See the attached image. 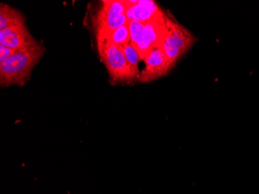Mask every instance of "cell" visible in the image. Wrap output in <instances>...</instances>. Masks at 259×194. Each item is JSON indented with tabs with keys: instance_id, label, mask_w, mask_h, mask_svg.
<instances>
[{
	"instance_id": "1",
	"label": "cell",
	"mask_w": 259,
	"mask_h": 194,
	"mask_svg": "<svg viewBox=\"0 0 259 194\" xmlns=\"http://www.w3.org/2000/svg\"><path fill=\"white\" fill-rule=\"evenodd\" d=\"M45 53L42 42L21 50L16 51L14 55L0 62V86L23 87L30 80L32 71L40 62Z\"/></svg>"
},
{
	"instance_id": "2",
	"label": "cell",
	"mask_w": 259,
	"mask_h": 194,
	"mask_svg": "<svg viewBox=\"0 0 259 194\" xmlns=\"http://www.w3.org/2000/svg\"><path fill=\"white\" fill-rule=\"evenodd\" d=\"M167 15L148 23L129 21L131 42L136 48L140 60L144 61L153 48L162 42L166 32Z\"/></svg>"
},
{
	"instance_id": "3",
	"label": "cell",
	"mask_w": 259,
	"mask_h": 194,
	"mask_svg": "<svg viewBox=\"0 0 259 194\" xmlns=\"http://www.w3.org/2000/svg\"><path fill=\"white\" fill-rule=\"evenodd\" d=\"M195 42L196 38L190 30L167 16L166 32L162 45L169 70L176 65L182 55L190 50Z\"/></svg>"
},
{
	"instance_id": "4",
	"label": "cell",
	"mask_w": 259,
	"mask_h": 194,
	"mask_svg": "<svg viewBox=\"0 0 259 194\" xmlns=\"http://www.w3.org/2000/svg\"><path fill=\"white\" fill-rule=\"evenodd\" d=\"M99 55L114 83L131 81L132 74L123 53V46L110 43L97 44Z\"/></svg>"
},
{
	"instance_id": "5",
	"label": "cell",
	"mask_w": 259,
	"mask_h": 194,
	"mask_svg": "<svg viewBox=\"0 0 259 194\" xmlns=\"http://www.w3.org/2000/svg\"><path fill=\"white\" fill-rule=\"evenodd\" d=\"M96 17V31H111L129 23L126 15L127 0H105Z\"/></svg>"
},
{
	"instance_id": "6",
	"label": "cell",
	"mask_w": 259,
	"mask_h": 194,
	"mask_svg": "<svg viewBox=\"0 0 259 194\" xmlns=\"http://www.w3.org/2000/svg\"><path fill=\"white\" fill-rule=\"evenodd\" d=\"M145 68L140 71L138 80L141 83H150L164 76L169 71L168 60L164 53L162 42L153 48L144 59Z\"/></svg>"
},
{
	"instance_id": "7",
	"label": "cell",
	"mask_w": 259,
	"mask_h": 194,
	"mask_svg": "<svg viewBox=\"0 0 259 194\" xmlns=\"http://www.w3.org/2000/svg\"><path fill=\"white\" fill-rule=\"evenodd\" d=\"M126 15L129 21L145 23L164 18L166 14L152 0H127Z\"/></svg>"
},
{
	"instance_id": "8",
	"label": "cell",
	"mask_w": 259,
	"mask_h": 194,
	"mask_svg": "<svg viewBox=\"0 0 259 194\" xmlns=\"http://www.w3.org/2000/svg\"><path fill=\"white\" fill-rule=\"evenodd\" d=\"M25 24L12 26L0 30V44L15 51L29 48L37 43Z\"/></svg>"
},
{
	"instance_id": "9",
	"label": "cell",
	"mask_w": 259,
	"mask_h": 194,
	"mask_svg": "<svg viewBox=\"0 0 259 194\" xmlns=\"http://www.w3.org/2000/svg\"><path fill=\"white\" fill-rule=\"evenodd\" d=\"M96 34L97 44L110 43L124 46L131 42V33L128 23L111 31H96Z\"/></svg>"
},
{
	"instance_id": "10",
	"label": "cell",
	"mask_w": 259,
	"mask_h": 194,
	"mask_svg": "<svg viewBox=\"0 0 259 194\" xmlns=\"http://www.w3.org/2000/svg\"><path fill=\"white\" fill-rule=\"evenodd\" d=\"M25 17L17 9L7 4H0V30L12 26L25 24Z\"/></svg>"
},
{
	"instance_id": "11",
	"label": "cell",
	"mask_w": 259,
	"mask_h": 194,
	"mask_svg": "<svg viewBox=\"0 0 259 194\" xmlns=\"http://www.w3.org/2000/svg\"><path fill=\"white\" fill-rule=\"evenodd\" d=\"M123 50L130 68L132 70V74H133L135 78H138L140 75L138 64H139V61H141V60H140L139 55H138L136 48L134 47L132 42H130L127 45L123 46Z\"/></svg>"
},
{
	"instance_id": "12",
	"label": "cell",
	"mask_w": 259,
	"mask_h": 194,
	"mask_svg": "<svg viewBox=\"0 0 259 194\" xmlns=\"http://www.w3.org/2000/svg\"><path fill=\"white\" fill-rule=\"evenodd\" d=\"M16 51L6 45L0 44V62H4L7 58H10L12 55H14Z\"/></svg>"
}]
</instances>
